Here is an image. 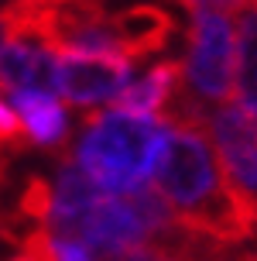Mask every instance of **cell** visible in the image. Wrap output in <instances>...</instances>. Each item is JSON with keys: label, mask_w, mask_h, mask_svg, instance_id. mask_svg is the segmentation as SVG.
Instances as JSON below:
<instances>
[{"label": "cell", "mask_w": 257, "mask_h": 261, "mask_svg": "<svg viewBox=\"0 0 257 261\" xmlns=\"http://www.w3.org/2000/svg\"><path fill=\"white\" fill-rule=\"evenodd\" d=\"M103 189L93 182L86 172L76 165V158L69 148H62L59 155V182H55V203H51V220H48V234L51 237H79V227L86 220L96 203L103 199Z\"/></svg>", "instance_id": "52a82bcc"}, {"label": "cell", "mask_w": 257, "mask_h": 261, "mask_svg": "<svg viewBox=\"0 0 257 261\" xmlns=\"http://www.w3.org/2000/svg\"><path fill=\"white\" fill-rule=\"evenodd\" d=\"M76 241H82L100 261H110V258H124L130 251L148 248L151 244V230H148V223L141 220V213L134 210L130 199L103 196L100 203L86 213Z\"/></svg>", "instance_id": "5b68a950"}, {"label": "cell", "mask_w": 257, "mask_h": 261, "mask_svg": "<svg viewBox=\"0 0 257 261\" xmlns=\"http://www.w3.org/2000/svg\"><path fill=\"white\" fill-rule=\"evenodd\" d=\"M51 203H55V186H51L48 179H41V175H27L24 193L17 199V213H21L24 220L45 227V223L51 220Z\"/></svg>", "instance_id": "4fadbf2b"}, {"label": "cell", "mask_w": 257, "mask_h": 261, "mask_svg": "<svg viewBox=\"0 0 257 261\" xmlns=\"http://www.w3.org/2000/svg\"><path fill=\"white\" fill-rule=\"evenodd\" d=\"M14 38H17V21H14V11H11V4H7V7H0V52Z\"/></svg>", "instance_id": "9a60e30c"}, {"label": "cell", "mask_w": 257, "mask_h": 261, "mask_svg": "<svg viewBox=\"0 0 257 261\" xmlns=\"http://www.w3.org/2000/svg\"><path fill=\"white\" fill-rule=\"evenodd\" d=\"M185 83V72H182V62H172V59H161L148 69V76L141 83H130L127 90L110 100V110L117 114H130V117H165L168 103L175 100V93L182 90Z\"/></svg>", "instance_id": "9c48e42d"}, {"label": "cell", "mask_w": 257, "mask_h": 261, "mask_svg": "<svg viewBox=\"0 0 257 261\" xmlns=\"http://www.w3.org/2000/svg\"><path fill=\"white\" fill-rule=\"evenodd\" d=\"M0 86L14 93L55 96L59 93V59L41 45L14 38L0 52Z\"/></svg>", "instance_id": "ba28073f"}, {"label": "cell", "mask_w": 257, "mask_h": 261, "mask_svg": "<svg viewBox=\"0 0 257 261\" xmlns=\"http://www.w3.org/2000/svg\"><path fill=\"white\" fill-rule=\"evenodd\" d=\"M130 62L127 59H59V90L72 107L93 110L103 100H113L130 86Z\"/></svg>", "instance_id": "8992f818"}, {"label": "cell", "mask_w": 257, "mask_h": 261, "mask_svg": "<svg viewBox=\"0 0 257 261\" xmlns=\"http://www.w3.org/2000/svg\"><path fill=\"white\" fill-rule=\"evenodd\" d=\"M154 189L182 223L223 248L257 234L250 213L226 186L206 124H172L154 165Z\"/></svg>", "instance_id": "6da1fadb"}, {"label": "cell", "mask_w": 257, "mask_h": 261, "mask_svg": "<svg viewBox=\"0 0 257 261\" xmlns=\"http://www.w3.org/2000/svg\"><path fill=\"white\" fill-rule=\"evenodd\" d=\"M4 189H7V162L0 158V193H4Z\"/></svg>", "instance_id": "2e32d148"}, {"label": "cell", "mask_w": 257, "mask_h": 261, "mask_svg": "<svg viewBox=\"0 0 257 261\" xmlns=\"http://www.w3.org/2000/svg\"><path fill=\"white\" fill-rule=\"evenodd\" d=\"M189 14L185 90L203 103H226L237 69V4H182Z\"/></svg>", "instance_id": "3957f363"}, {"label": "cell", "mask_w": 257, "mask_h": 261, "mask_svg": "<svg viewBox=\"0 0 257 261\" xmlns=\"http://www.w3.org/2000/svg\"><path fill=\"white\" fill-rule=\"evenodd\" d=\"M14 114L21 117L27 138L35 144H62L69 134L65 110L55 96H38V93H14Z\"/></svg>", "instance_id": "7c38bea8"}, {"label": "cell", "mask_w": 257, "mask_h": 261, "mask_svg": "<svg viewBox=\"0 0 257 261\" xmlns=\"http://www.w3.org/2000/svg\"><path fill=\"white\" fill-rule=\"evenodd\" d=\"M0 144H11L14 151H24V144H27L24 124L7 103H0Z\"/></svg>", "instance_id": "5bb4252c"}, {"label": "cell", "mask_w": 257, "mask_h": 261, "mask_svg": "<svg viewBox=\"0 0 257 261\" xmlns=\"http://www.w3.org/2000/svg\"><path fill=\"white\" fill-rule=\"evenodd\" d=\"M113 31L120 38L124 59H144L168 48V41L175 35V17L165 7H127V11L113 14Z\"/></svg>", "instance_id": "30bf717a"}, {"label": "cell", "mask_w": 257, "mask_h": 261, "mask_svg": "<svg viewBox=\"0 0 257 261\" xmlns=\"http://www.w3.org/2000/svg\"><path fill=\"white\" fill-rule=\"evenodd\" d=\"M237 103L257 117V4H237Z\"/></svg>", "instance_id": "8fae6325"}, {"label": "cell", "mask_w": 257, "mask_h": 261, "mask_svg": "<svg viewBox=\"0 0 257 261\" xmlns=\"http://www.w3.org/2000/svg\"><path fill=\"white\" fill-rule=\"evenodd\" d=\"M206 127L223 162L226 186L244 203L257 227V117L247 114L237 100H226V103L209 107Z\"/></svg>", "instance_id": "277c9868"}, {"label": "cell", "mask_w": 257, "mask_h": 261, "mask_svg": "<svg viewBox=\"0 0 257 261\" xmlns=\"http://www.w3.org/2000/svg\"><path fill=\"white\" fill-rule=\"evenodd\" d=\"M165 141V120L90 110L82 117L79 141L72 144V158L106 196H134L148 186L144 179L158 165Z\"/></svg>", "instance_id": "7a4b0ae2"}]
</instances>
